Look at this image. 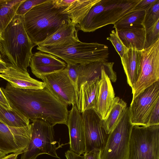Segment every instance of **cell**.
<instances>
[{"instance_id": "cell-1", "label": "cell", "mask_w": 159, "mask_h": 159, "mask_svg": "<svg viewBox=\"0 0 159 159\" xmlns=\"http://www.w3.org/2000/svg\"><path fill=\"white\" fill-rule=\"evenodd\" d=\"M11 107L31 121H46L53 126L67 125V106L56 98L45 87L42 89L16 88L7 83L1 88Z\"/></svg>"}, {"instance_id": "cell-2", "label": "cell", "mask_w": 159, "mask_h": 159, "mask_svg": "<svg viewBox=\"0 0 159 159\" xmlns=\"http://www.w3.org/2000/svg\"><path fill=\"white\" fill-rule=\"evenodd\" d=\"M67 7H58L55 0H47L23 16L25 31L35 46L53 35L62 24L71 21L68 15L62 13Z\"/></svg>"}, {"instance_id": "cell-3", "label": "cell", "mask_w": 159, "mask_h": 159, "mask_svg": "<svg viewBox=\"0 0 159 159\" xmlns=\"http://www.w3.org/2000/svg\"><path fill=\"white\" fill-rule=\"evenodd\" d=\"M23 16L16 15L2 33L0 42L9 63L27 71L35 45L25 31Z\"/></svg>"}, {"instance_id": "cell-4", "label": "cell", "mask_w": 159, "mask_h": 159, "mask_svg": "<svg viewBox=\"0 0 159 159\" xmlns=\"http://www.w3.org/2000/svg\"><path fill=\"white\" fill-rule=\"evenodd\" d=\"M140 0H100L90 9L76 27L93 32L116 22L131 11Z\"/></svg>"}, {"instance_id": "cell-5", "label": "cell", "mask_w": 159, "mask_h": 159, "mask_svg": "<svg viewBox=\"0 0 159 159\" xmlns=\"http://www.w3.org/2000/svg\"><path fill=\"white\" fill-rule=\"evenodd\" d=\"M36 49L63 60L67 64L84 65L91 62H108L107 46L97 42L86 43L80 41L65 45L42 46Z\"/></svg>"}, {"instance_id": "cell-6", "label": "cell", "mask_w": 159, "mask_h": 159, "mask_svg": "<svg viewBox=\"0 0 159 159\" xmlns=\"http://www.w3.org/2000/svg\"><path fill=\"white\" fill-rule=\"evenodd\" d=\"M129 159H159V125H133Z\"/></svg>"}, {"instance_id": "cell-7", "label": "cell", "mask_w": 159, "mask_h": 159, "mask_svg": "<svg viewBox=\"0 0 159 159\" xmlns=\"http://www.w3.org/2000/svg\"><path fill=\"white\" fill-rule=\"evenodd\" d=\"M32 122L30 139L21 159H36L43 154L60 159L57 152L54 126L41 119Z\"/></svg>"}, {"instance_id": "cell-8", "label": "cell", "mask_w": 159, "mask_h": 159, "mask_svg": "<svg viewBox=\"0 0 159 159\" xmlns=\"http://www.w3.org/2000/svg\"><path fill=\"white\" fill-rule=\"evenodd\" d=\"M133 126L127 107L123 116L109 134L105 144L101 150V159H129Z\"/></svg>"}, {"instance_id": "cell-9", "label": "cell", "mask_w": 159, "mask_h": 159, "mask_svg": "<svg viewBox=\"0 0 159 159\" xmlns=\"http://www.w3.org/2000/svg\"><path fill=\"white\" fill-rule=\"evenodd\" d=\"M159 80V39L142 51L140 72L132 89L134 99L145 89Z\"/></svg>"}, {"instance_id": "cell-10", "label": "cell", "mask_w": 159, "mask_h": 159, "mask_svg": "<svg viewBox=\"0 0 159 159\" xmlns=\"http://www.w3.org/2000/svg\"><path fill=\"white\" fill-rule=\"evenodd\" d=\"M159 100V80L148 87L132 100L129 107L133 125L147 126L149 115Z\"/></svg>"}, {"instance_id": "cell-11", "label": "cell", "mask_w": 159, "mask_h": 159, "mask_svg": "<svg viewBox=\"0 0 159 159\" xmlns=\"http://www.w3.org/2000/svg\"><path fill=\"white\" fill-rule=\"evenodd\" d=\"M81 115L85 139V153L95 149L102 150L108 136L103 128L102 120L93 109L85 110Z\"/></svg>"}, {"instance_id": "cell-12", "label": "cell", "mask_w": 159, "mask_h": 159, "mask_svg": "<svg viewBox=\"0 0 159 159\" xmlns=\"http://www.w3.org/2000/svg\"><path fill=\"white\" fill-rule=\"evenodd\" d=\"M45 85V87L57 99L68 106L76 104L75 89L65 69L39 78Z\"/></svg>"}, {"instance_id": "cell-13", "label": "cell", "mask_w": 159, "mask_h": 159, "mask_svg": "<svg viewBox=\"0 0 159 159\" xmlns=\"http://www.w3.org/2000/svg\"><path fill=\"white\" fill-rule=\"evenodd\" d=\"M31 132V124L24 127H16L0 122V150L6 154H22L28 145Z\"/></svg>"}, {"instance_id": "cell-14", "label": "cell", "mask_w": 159, "mask_h": 159, "mask_svg": "<svg viewBox=\"0 0 159 159\" xmlns=\"http://www.w3.org/2000/svg\"><path fill=\"white\" fill-rule=\"evenodd\" d=\"M70 138V150L81 155L85 152V139L81 113L76 104L69 111L66 125Z\"/></svg>"}, {"instance_id": "cell-15", "label": "cell", "mask_w": 159, "mask_h": 159, "mask_svg": "<svg viewBox=\"0 0 159 159\" xmlns=\"http://www.w3.org/2000/svg\"><path fill=\"white\" fill-rule=\"evenodd\" d=\"M66 63L51 54L39 51L33 54L29 66L32 73L37 78L64 70Z\"/></svg>"}, {"instance_id": "cell-16", "label": "cell", "mask_w": 159, "mask_h": 159, "mask_svg": "<svg viewBox=\"0 0 159 159\" xmlns=\"http://www.w3.org/2000/svg\"><path fill=\"white\" fill-rule=\"evenodd\" d=\"M7 68L0 73V78L7 81L13 87L21 89H42L44 83L30 77L27 71L7 63Z\"/></svg>"}, {"instance_id": "cell-17", "label": "cell", "mask_w": 159, "mask_h": 159, "mask_svg": "<svg viewBox=\"0 0 159 159\" xmlns=\"http://www.w3.org/2000/svg\"><path fill=\"white\" fill-rule=\"evenodd\" d=\"M99 77L86 81L80 86L76 95V105L82 113L85 110L93 109L97 106L100 91Z\"/></svg>"}, {"instance_id": "cell-18", "label": "cell", "mask_w": 159, "mask_h": 159, "mask_svg": "<svg viewBox=\"0 0 159 159\" xmlns=\"http://www.w3.org/2000/svg\"><path fill=\"white\" fill-rule=\"evenodd\" d=\"M141 59L142 51L133 48L128 49L121 58L127 83L132 89L138 77Z\"/></svg>"}, {"instance_id": "cell-19", "label": "cell", "mask_w": 159, "mask_h": 159, "mask_svg": "<svg viewBox=\"0 0 159 159\" xmlns=\"http://www.w3.org/2000/svg\"><path fill=\"white\" fill-rule=\"evenodd\" d=\"M76 28L71 21L62 24L55 33L37 46H62L79 41Z\"/></svg>"}, {"instance_id": "cell-20", "label": "cell", "mask_w": 159, "mask_h": 159, "mask_svg": "<svg viewBox=\"0 0 159 159\" xmlns=\"http://www.w3.org/2000/svg\"><path fill=\"white\" fill-rule=\"evenodd\" d=\"M114 64L113 62L100 61L84 65L79 64L77 66L79 75L77 82L76 95L82 84L96 78H101L102 70L113 66Z\"/></svg>"}, {"instance_id": "cell-21", "label": "cell", "mask_w": 159, "mask_h": 159, "mask_svg": "<svg viewBox=\"0 0 159 159\" xmlns=\"http://www.w3.org/2000/svg\"><path fill=\"white\" fill-rule=\"evenodd\" d=\"M117 31L119 38L127 49L133 48L140 51L144 49L145 29L143 27H130Z\"/></svg>"}, {"instance_id": "cell-22", "label": "cell", "mask_w": 159, "mask_h": 159, "mask_svg": "<svg viewBox=\"0 0 159 159\" xmlns=\"http://www.w3.org/2000/svg\"><path fill=\"white\" fill-rule=\"evenodd\" d=\"M100 0H74L62 12L68 15L71 21L75 26L79 24L91 8Z\"/></svg>"}, {"instance_id": "cell-23", "label": "cell", "mask_w": 159, "mask_h": 159, "mask_svg": "<svg viewBox=\"0 0 159 159\" xmlns=\"http://www.w3.org/2000/svg\"><path fill=\"white\" fill-rule=\"evenodd\" d=\"M126 103L118 97H115L112 107L106 118L102 120V126L109 134L114 129L124 114L127 108Z\"/></svg>"}, {"instance_id": "cell-24", "label": "cell", "mask_w": 159, "mask_h": 159, "mask_svg": "<svg viewBox=\"0 0 159 159\" xmlns=\"http://www.w3.org/2000/svg\"><path fill=\"white\" fill-rule=\"evenodd\" d=\"M24 0H0V37L16 15V10Z\"/></svg>"}, {"instance_id": "cell-25", "label": "cell", "mask_w": 159, "mask_h": 159, "mask_svg": "<svg viewBox=\"0 0 159 159\" xmlns=\"http://www.w3.org/2000/svg\"><path fill=\"white\" fill-rule=\"evenodd\" d=\"M0 122L9 126L22 127L30 125V120L12 108L9 110L0 103Z\"/></svg>"}, {"instance_id": "cell-26", "label": "cell", "mask_w": 159, "mask_h": 159, "mask_svg": "<svg viewBox=\"0 0 159 159\" xmlns=\"http://www.w3.org/2000/svg\"><path fill=\"white\" fill-rule=\"evenodd\" d=\"M145 14L144 11H130L116 22L113 28L118 31L130 27H143V23Z\"/></svg>"}, {"instance_id": "cell-27", "label": "cell", "mask_w": 159, "mask_h": 159, "mask_svg": "<svg viewBox=\"0 0 159 159\" xmlns=\"http://www.w3.org/2000/svg\"><path fill=\"white\" fill-rule=\"evenodd\" d=\"M159 20V0L157 1L145 11L143 25L145 29L153 26Z\"/></svg>"}, {"instance_id": "cell-28", "label": "cell", "mask_w": 159, "mask_h": 159, "mask_svg": "<svg viewBox=\"0 0 159 159\" xmlns=\"http://www.w3.org/2000/svg\"><path fill=\"white\" fill-rule=\"evenodd\" d=\"M159 39V20L152 27L145 30L144 49L150 47Z\"/></svg>"}, {"instance_id": "cell-29", "label": "cell", "mask_w": 159, "mask_h": 159, "mask_svg": "<svg viewBox=\"0 0 159 159\" xmlns=\"http://www.w3.org/2000/svg\"><path fill=\"white\" fill-rule=\"evenodd\" d=\"M107 39L111 43L121 58H122L128 49L119 38L117 30H112L110 34V36L107 38Z\"/></svg>"}, {"instance_id": "cell-30", "label": "cell", "mask_w": 159, "mask_h": 159, "mask_svg": "<svg viewBox=\"0 0 159 159\" xmlns=\"http://www.w3.org/2000/svg\"><path fill=\"white\" fill-rule=\"evenodd\" d=\"M47 0H24L18 7L16 15L23 16L34 7L42 3Z\"/></svg>"}, {"instance_id": "cell-31", "label": "cell", "mask_w": 159, "mask_h": 159, "mask_svg": "<svg viewBox=\"0 0 159 159\" xmlns=\"http://www.w3.org/2000/svg\"><path fill=\"white\" fill-rule=\"evenodd\" d=\"M79 64H67L65 69L69 78L74 85L76 91L77 82L79 75L77 66Z\"/></svg>"}, {"instance_id": "cell-32", "label": "cell", "mask_w": 159, "mask_h": 159, "mask_svg": "<svg viewBox=\"0 0 159 159\" xmlns=\"http://www.w3.org/2000/svg\"><path fill=\"white\" fill-rule=\"evenodd\" d=\"M159 125V100L152 109L148 119L147 126Z\"/></svg>"}, {"instance_id": "cell-33", "label": "cell", "mask_w": 159, "mask_h": 159, "mask_svg": "<svg viewBox=\"0 0 159 159\" xmlns=\"http://www.w3.org/2000/svg\"><path fill=\"white\" fill-rule=\"evenodd\" d=\"M157 1V0H140L131 11H145Z\"/></svg>"}, {"instance_id": "cell-34", "label": "cell", "mask_w": 159, "mask_h": 159, "mask_svg": "<svg viewBox=\"0 0 159 159\" xmlns=\"http://www.w3.org/2000/svg\"><path fill=\"white\" fill-rule=\"evenodd\" d=\"M101 150L95 149L84 153V159H101Z\"/></svg>"}, {"instance_id": "cell-35", "label": "cell", "mask_w": 159, "mask_h": 159, "mask_svg": "<svg viewBox=\"0 0 159 159\" xmlns=\"http://www.w3.org/2000/svg\"><path fill=\"white\" fill-rule=\"evenodd\" d=\"M0 103L8 110H11L12 109L1 88H0Z\"/></svg>"}, {"instance_id": "cell-36", "label": "cell", "mask_w": 159, "mask_h": 159, "mask_svg": "<svg viewBox=\"0 0 159 159\" xmlns=\"http://www.w3.org/2000/svg\"><path fill=\"white\" fill-rule=\"evenodd\" d=\"M65 156L66 159H84L83 156L76 153L70 150L66 152Z\"/></svg>"}, {"instance_id": "cell-37", "label": "cell", "mask_w": 159, "mask_h": 159, "mask_svg": "<svg viewBox=\"0 0 159 159\" xmlns=\"http://www.w3.org/2000/svg\"><path fill=\"white\" fill-rule=\"evenodd\" d=\"M56 5L58 7H68L72 3L74 0H55Z\"/></svg>"}, {"instance_id": "cell-38", "label": "cell", "mask_w": 159, "mask_h": 159, "mask_svg": "<svg viewBox=\"0 0 159 159\" xmlns=\"http://www.w3.org/2000/svg\"><path fill=\"white\" fill-rule=\"evenodd\" d=\"M5 59H7L4 50L0 42V60L5 62Z\"/></svg>"}, {"instance_id": "cell-39", "label": "cell", "mask_w": 159, "mask_h": 159, "mask_svg": "<svg viewBox=\"0 0 159 159\" xmlns=\"http://www.w3.org/2000/svg\"><path fill=\"white\" fill-rule=\"evenodd\" d=\"M19 155L18 153H12L7 155L2 159H17Z\"/></svg>"}, {"instance_id": "cell-40", "label": "cell", "mask_w": 159, "mask_h": 159, "mask_svg": "<svg viewBox=\"0 0 159 159\" xmlns=\"http://www.w3.org/2000/svg\"><path fill=\"white\" fill-rule=\"evenodd\" d=\"M7 66V63L5 61L0 60V73L5 69Z\"/></svg>"}, {"instance_id": "cell-41", "label": "cell", "mask_w": 159, "mask_h": 159, "mask_svg": "<svg viewBox=\"0 0 159 159\" xmlns=\"http://www.w3.org/2000/svg\"><path fill=\"white\" fill-rule=\"evenodd\" d=\"M6 153L0 150V159H2L7 156Z\"/></svg>"}]
</instances>
